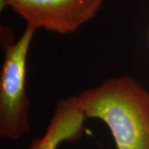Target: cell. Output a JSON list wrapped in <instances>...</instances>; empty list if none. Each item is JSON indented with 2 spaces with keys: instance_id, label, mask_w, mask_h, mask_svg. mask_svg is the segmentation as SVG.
<instances>
[{
  "instance_id": "6da1fadb",
  "label": "cell",
  "mask_w": 149,
  "mask_h": 149,
  "mask_svg": "<svg viewBox=\"0 0 149 149\" xmlns=\"http://www.w3.org/2000/svg\"><path fill=\"white\" fill-rule=\"evenodd\" d=\"M77 99L86 119L106 124L117 149H149V92L138 80L109 78Z\"/></svg>"
},
{
  "instance_id": "7a4b0ae2",
  "label": "cell",
  "mask_w": 149,
  "mask_h": 149,
  "mask_svg": "<svg viewBox=\"0 0 149 149\" xmlns=\"http://www.w3.org/2000/svg\"><path fill=\"white\" fill-rule=\"evenodd\" d=\"M36 30L26 27L16 42L4 44L0 73V136L18 140L30 132L31 102L27 91V62Z\"/></svg>"
},
{
  "instance_id": "3957f363",
  "label": "cell",
  "mask_w": 149,
  "mask_h": 149,
  "mask_svg": "<svg viewBox=\"0 0 149 149\" xmlns=\"http://www.w3.org/2000/svg\"><path fill=\"white\" fill-rule=\"evenodd\" d=\"M104 0H1L22 17L27 27L61 35L76 32L92 20Z\"/></svg>"
},
{
  "instance_id": "277c9868",
  "label": "cell",
  "mask_w": 149,
  "mask_h": 149,
  "mask_svg": "<svg viewBox=\"0 0 149 149\" xmlns=\"http://www.w3.org/2000/svg\"><path fill=\"white\" fill-rule=\"evenodd\" d=\"M86 120L76 96L59 100L45 133L34 139L27 149H57L63 143L75 141L83 134Z\"/></svg>"
}]
</instances>
